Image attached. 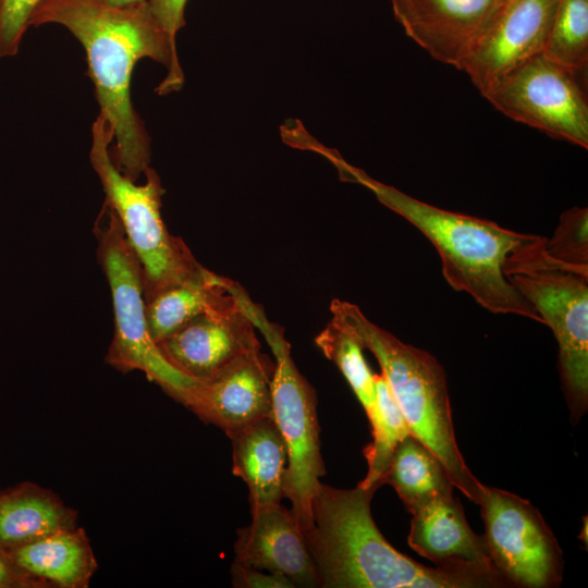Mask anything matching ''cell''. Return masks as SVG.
<instances>
[{
    "label": "cell",
    "instance_id": "obj_1",
    "mask_svg": "<svg viewBox=\"0 0 588 588\" xmlns=\"http://www.w3.org/2000/svg\"><path fill=\"white\" fill-rule=\"evenodd\" d=\"M59 24L83 46L99 113L107 120L114 146L112 159L130 180L150 167V137L131 98V78L140 59L167 68L156 87L159 96L179 91L184 84L177 51L151 15L147 1L114 7L99 0H41L29 26Z\"/></svg>",
    "mask_w": 588,
    "mask_h": 588
},
{
    "label": "cell",
    "instance_id": "obj_2",
    "mask_svg": "<svg viewBox=\"0 0 588 588\" xmlns=\"http://www.w3.org/2000/svg\"><path fill=\"white\" fill-rule=\"evenodd\" d=\"M377 489L359 483L339 489L320 483L304 530L324 588H482L504 587L495 573L467 564L425 566L392 547L370 510Z\"/></svg>",
    "mask_w": 588,
    "mask_h": 588
},
{
    "label": "cell",
    "instance_id": "obj_3",
    "mask_svg": "<svg viewBox=\"0 0 588 588\" xmlns=\"http://www.w3.org/2000/svg\"><path fill=\"white\" fill-rule=\"evenodd\" d=\"M343 181L358 183L387 208L418 229L438 250L442 274L455 291L469 294L493 314L526 317L544 324L535 307L505 275L509 259L540 236L518 233L495 222L438 208L347 163L336 150L327 157Z\"/></svg>",
    "mask_w": 588,
    "mask_h": 588
},
{
    "label": "cell",
    "instance_id": "obj_4",
    "mask_svg": "<svg viewBox=\"0 0 588 588\" xmlns=\"http://www.w3.org/2000/svg\"><path fill=\"white\" fill-rule=\"evenodd\" d=\"M331 322L378 360L409 432L444 465L452 482L479 504L485 485L469 470L455 439L445 371L428 352L406 344L371 322L358 306L333 299Z\"/></svg>",
    "mask_w": 588,
    "mask_h": 588
},
{
    "label": "cell",
    "instance_id": "obj_5",
    "mask_svg": "<svg viewBox=\"0 0 588 588\" xmlns=\"http://www.w3.org/2000/svg\"><path fill=\"white\" fill-rule=\"evenodd\" d=\"M110 126L102 114L91 125L90 164L105 195V203L118 216L124 234L138 258L144 299L196 274L203 266L181 237L172 235L162 219L164 189L158 173L149 167L146 182L137 184L115 166Z\"/></svg>",
    "mask_w": 588,
    "mask_h": 588
},
{
    "label": "cell",
    "instance_id": "obj_6",
    "mask_svg": "<svg viewBox=\"0 0 588 588\" xmlns=\"http://www.w3.org/2000/svg\"><path fill=\"white\" fill-rule=\"evenodd\" d=\"M540 236L513 255L510 283L539 313L559 346V371L573 422L588 406V270L551 259Z\"/></svg>",
    "mask_w": 588,
    "mask_h": 588
},
{
    "label": "cell",
    "instance_id": "obj_7",
    "mask_svg": "<svg viewBox=\"0 0 588 588\" xmlns=\"http://www.w3.org/2000/svg\"><path fill=\"white\" fill-rule=\"evenodd\" d=\"M97 255L112 297L114 333L106 362L127 373L142 371L167 394L182 402L195 380L175 369L150 336L145 311L142 270L120 220L106 203L94 228Z\"/></svg>",
    "mask_w": 588,
    "mask_h": 588
},
{
    "label": "cell",
    "instance_id": "obj_8",
    "mask_svg": "<svg viewBox=\"0 0 588 588\" xmlns=\"http://www.w3.org/2000/svg\"><path fill=\"white\" fill-rule=\"evenodd\" d=\"M254 324L265 336L274 358L271 379V415L287 449L283 495L303 532L311 525V503L324 475L316 394L291 357L284 330L269 321L260 306L248 299Z\"/></svg>",
    "mask_w": 588,
    "mask_h": 588
},
{
    "label": "cell",
    "instance_id": "obj_9",
    "mask_svg": "<svg viewBox=\"0 0 588 588\" xmlns=\"http://www.w3.org/2000/svg\"><path fill=\"white\" fill-rule=\"evenodd\" d=\"M478 505L490 560L507 586L550 588L561 583L562 550L537 507L487 486Z\"/></svg>",
    "mask_w": 588,
    "mask_h": 588
},
{
    "label": "cell",
    "instance_id": "obj_10",
    "mask_svg": "<svg viewBox=\"0 0 588 588\" xmlns=\"http://www.w3.org/2000/svg\"><path fill=\"white\" fill-rule=\"evenodd\" d=\"M485 98L516 122L588 148V102L576 72L543 53L510 72Z\"/></svg>",
    "mask_w": 588,
    "mask_h": 588
},
{
    "label": "cell",
    "instance_id": "obj_11",
    "mask_svg": "<svg viewBox=\"0 0 588 588\" xmlns=\"http://www.w3.org/2000/svg\"><path fill=\"white\" fill-rule=\"evenodd\" d=\"M248 299L243 287L232 282L218 302L157 343L161 354L180 372L200 380L260 350Z\"/></svg>",
    "mask_w": 588,
    "mask_h": 588
},
{
    "label": "cell",
    "instance_id": "obj_12",
    "mask_svg": "<svg viewBox=\"0 0 588 588\" xmlns=\"http://www.w3.org/2000/svg\"><path fill=\"white\" fill-rule=\"evenodd\" d=\"M559 0H503L462 71L485 97L510 72L543 52Z\"/></svg>",
    "mask_w": 588,
    "mask_h": 588
},
{
    "label": "cell",
    "instance_id": "obj_13",
    "mask_svg": "<svg viewBox=\"0 0 588 588\" xmlns=\"http://www.w3.org/2000/svg\"><path fill=\"white\" fill-rule=\"evenodd\" d=\"M393 15L433 60L462 71L503 0H390Z\"/></svg>",
    "mask_w": 588,
    "mask_h": 588
},
{
    "label": "cell",
    "instance_id": "obj_14",
    "mask_svg": "<svg viewBox=\"0 0 588 588\" xmlns=\"http://www.w3.org/2000/svg\"><path fill=\"white\" fill-rule=\"evenodd\" d=\"M275 364L256 350L208 378L195 380L181 404L226 434L271 415V379Z\"/></svg>",
    "mask_w": 588,
    "mask_h": 588
},
{
    "label": "cell",
    "instance_id": "obj_15",
    "mask_svg": "<svg viewBox=\"0 0 588 588\" xmlns=\"http://www.w3.org/2000/svg\"><path fill=\"white\" fill-rule=\"evenodd\" d=\"M250 514V524L237 529L234 561L281 574L295 587H318L315 562L291 509L277 503Z\"/></svg>",
    "mask_w": 588,
    "mask_h": 588
},
{
    "label": "cell",
    "instance_id": "obj_16",
    "mask_svg": "<svg viewBox=\"0 0 588 588\" xmlns=\"http://www.w3.org/2000/svg\"><path fill=\"white\" fill-rule=\"evenodd\" d=\"M411 514L407 543L416 553L437 566L467 564L499 574L483 537L473 531L454 493L436 498Z\"/></svg>",
    "mask_w": 588,
    "mask_h": 588
},
{
    "label": "cell",
    "instance_id": "obj_17",
    "mask_svg": "<svg viewBox=\"0 0 588 588\" xmlns=\"http://www.w3.org/2000/svg\"><path fill=\"white\" fill-rule=\"evenodd\" d=\"M226 436L232 442V473L247 486L250 511L280 503L287 449L272 415Z\"/></svg>",
    "mask_w": 588,
    "mask_h": 588
},
{
    "label": "cell",
    "instance_id": "obj_18",
    "mask_svg": "<svg viewBox=\"0 0 588 588\" xmlns=\"http://www.w3.org/2000/svg\"><path fill=\"white\" fill-rule=\"evenodd\" d=\"M40 588H86L98 568L82 527L63 529L8 551Z\"/></svg>",
    "mask_w": 588,
    "mask_h": 588
},
{
    "label": "cell",
    "instance_id": "obj_19",
    "mask_svg": "<svg viewBox=\"0 0 588 588\" xmlns=\"http://www.w3.org/2000/svg\"><path fill=\"white\" fill-rule=\"evenodd\" d=\"M77 512L52 490L23 481L0 490V549L10 551L77 526Z\"/></svg>",
    "mask_w": 588,
    "mask_h": 588
},
{
    "label": "cell",
    "instance_id": "obj_20",
    "mask_svg": "<svg viewBox=\"0 0 588 588\" xmlns=\"http://www.w3.org/2000/svg\"><path fill=\"white\" fill-rule=\"evenodd\" d=\"M232 280L201 268L187 280L168 286L145 301L146 320L156 343L205 311L231 289Z\"/></svg>",
    "mask_w": 588,
    "mask_h": 588
},
{
    "label": "cell",
    "instance_id": "obj_21",
    "mask_svg": "<svg viewBox=\"0 0 588 588\" xmlns=\"http://www.w3.org/2000/svg\"><path fill=\"white\" fill-rule=\"evenodd\" d=\"M391 485L406 510L454 493L452 479L441 461L412 433L396 445L383 478Z\"/></svg>",
    "mask_w": 588,
    "mask_h": 588
},
{
    "label": "cell",
    "instance_id": "obj_22",
    "mask_svg": "<svg viewBox=\"0 0 588 588\" xmlns=\"http://www.w3.org/2000/svg\"><path fill=\"white\" fill-rule=\"evenodd\" d=\"M376 401L369 417L372 441L364 449L368 471L358 483L364 488L378 489L390 465L399 442L409 428L382 373H375Z\"/></svg>",
    "mask_w": 588,
    "mask_h": 588
},
{
    "label": "cell",
    "instance_id": "obj_23",
    "mask_svg": "<svg viewBox=\"0 0 588 588\" xmlns=\"http://www.w3.org/2000/svg\"><path fill=\"white\" fill-rule=\"evenodd\" d=\"M315 343L338 366L369 419L376 401V378L360 344L331 321L316 336Z\"/></svg>",
    "mask_w": 588,
    "mask_h": 588
},
{
    "label": "cell",
    "instance_id": "obj_24",
    "mask_svg": "<svg viewBox=\"0 0 588 588\" xmlns=\"http://www.w3.org/2000/svg\"><path fill=\"white\" fill-rule=\"evenodd\" d=\"M575 71L588 62V0H559L543 52Z\"/></svg>",
    "mask_w": 588,
    "mask_h": 588
},
{
    "label": "cell",
    "instance_id": "obj_25",
    "mask_svg": "<svg viewBox=\"0 0 588 588\" xmlns=\"http://www.w3.org/2000/svg\"><path fill=\"white\" fill-rule=\"evenodd\" d=\"M544 252L561 264L588 270V209L572 207L560 217L550 240L544 242Z\"/></svg>",
    "mask_w": 588,
    "mask_h": 588
},
{
    "label": "cell",
    "instance_id": "obj_26",
    "mask_svg": "<svg viewBox=\"0 0 588 588\" xmlns=\"http://www.w3.org/2000/svg\"><path fill=\"white\" fill-rule=\"evenodd\" d=\"M41 0H0V58L14 57Z\"/></svg>",
    "mask_w": 588,
    "mask_h": 588
},
{
    "label": "cell",
    "instance_id": "obj_27",
    "mask_svg": "<svg viewBox=\"0 0 588 588\" xmlns=\"http://www.w3.org/2000/svg\"><path fill=\"white\" fill-rule=\"evenodd\" d=\"M186 3L187 0H147L151 15L174 49H176V35L185 24Z\"/></svg>",
    "mask_w": 588,
    "mask_h": 588
},
{
    "label": "cell",
    "instance_id": "obj_28",
    "mask_svg": "<svg viewBox=\"0 0 588 588\" xmlns=\"http://www.w3.org/2000/svg\"><path fill=\"white\" fill-rule=\"evenodd\" d=\"M232 585L237 588H293L294 584L278 573L243 565L236 561L231 566Z\"/></svg>",
    "mask_w": 588,
    "mask_h": 588
},
{
    "label": "cell",
    "instance_id": "obj_29",
    "mask_svg": "<svg viewBox=\"0 0 588 588\" xmlns=\"http://www.w3.org/2000/svg\"><path fill=\"white\" fill-rule=\"evenodd\" d=\"M0 588H40L12 560L9 552L0 549Z\"/></svg>",
    "mask_w": 588,
    "mask_h": 588
},
{
    "label": "cell",
    "instance_id": "obj_30",
    "mask_svg": "<svg viewBox=\"0 0 588 588\" xmlns=\"http://www.w3.org/2000/svg\"><path fill=\"white\" fill-rule=\"evenodd\" d=\"M114 7H130L146 2L147 0H99Z\"/></svg>",
    "mask_w": 588,
    "mask_h": 588
}]
</instances>
